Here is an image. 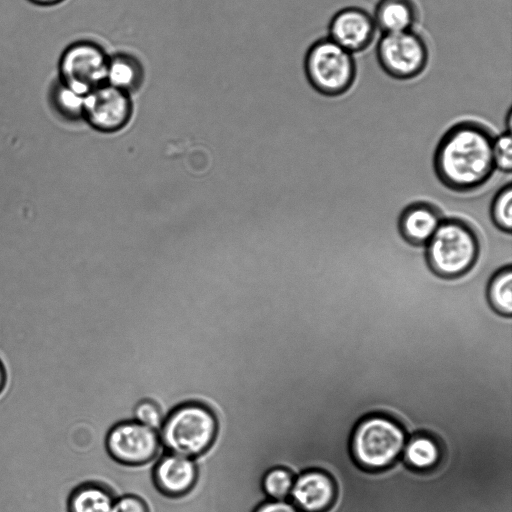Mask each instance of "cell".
Listing matches in <instances>:
<instances>
[{"mask_svg":"<svg viewBox=\"0 0 512 512\" xmlns=\"http://www.w3.org/2000/svg\"><path fill=\"white\" fill-rule=\"evenodd\" d=\"M495 135L475 120H460L449 127L434 153L435 173L447 189L470 193L482 188L495 170Z\"/></svg>","mask_w":512,"mask_h":512,"instance_id":"obj_1","label":"cell"},{"mask_svg":"<svg viewBox=\"0 0 512 512\" xmlns=\"http://www.w3.org/2000/svg\"><path fill=\"white\" fill-rule=\"evenodd\" d=\"M429 270L443 280L469 275L478 264L481 242L474 227L458 217H444L424 246Z\"/></svg>","mask_w":512,"mask_h":512,"instance_id":"obj_2","label":"cell"},{"mask_svg":"<svg viewBox=\"0 0 512 512\" xmlns=\"http://www.w3.org/2000/svg\"><path fill=\"white\" fill-rule=\"evenodd\" d=\"M216 432L215 415L208 407L197 402L176 406L164 418L158 431L164 451L192 459L207 451Z\"/></svg>","mask_w":512,"mask_h":512,"instance_id":"obj_3","label":"cell"},{"mask_svg":"<svg viewBox=\"0 0 512 512\" xmlns=\"http://www.w3.org/2000/svg\"><path fill=\"white\" fill-rule=\"evenodd\" d=\"M408 435L393 418L373 414L362 419L351 436V453L364 469L388 468L402 456Z\"/></svg>","mask_w":512,"mask_h":512,"instance_id":"obj_4","label":"cell"},{"mask_svg":"<svg viewBox=\"0 0 512 512\" xmlns=\"http://www.w3.org/2000/svg\"><path fill=\"white\" fill-rule=\"evenodd\" d=\"M304 71L309 84L317 93L335 98L352 88L357 76V65L352 53L325 37L316 40L308 48Z\"/></svg>","mask_w":512,"mask_h":512,"instance_id":"obj_5","label":"cell"},{"mask_svg":"<svg viewBox=\"0 0 512 512\" xmlns=\"http://www.w3.org/2000/svg\"><path fill=\"white\" fill-rule=\"evenodd\" d=\"M381 69L395 80L407 81L421 75L427 67L429 48L413 29L382 34L376 47Z\"/></svg>","mask_w":512,"mask_h":512,"instance_id":"obj_6","label":"cell"},{"mask_svg":"<svg viewBox=\"0 0 512 512\" xmlns=\"http://www.w3.org/2000/svg\"><path fill=\"white\" fill-rule=\"evenodd\" d=\"M109 56L90 41H78L63 52L59 70L61 83L86 96L105 83Z\"/></svg>","mask_w":512,"mask_h":512,"instance_id":"obj_7","label":"cell"},{"mask_svg":"<svg viewBox=\"0 0 512 512\" xmlns=\"http://www.w3.org/2000/svg\"><path fill=\"white\" fill-rule=\"evenodd\" d=\"M105 446L114 460L126 465L147 463L163 451L158 431L134 420L122 421L111 427Z\"/></svg>","mask_w":512,"mask_h":512,"instance_id":"obj_8","label":"cell"},{"mask_svg":"<svg viewBox=\"0 0 512 512\" xmlns=\"http://www.w3.org/2000/svg\"><path fill=\"white\" fill-rule=\"evenodd\" d=\"M131 114L130 94L106 83L85 96L83 116L99 131L113 132L121 129Z\"/></svg>","mask_w":512,"mask_h":512,"instance_id":"obj_9","label":"cell"},{"mask_svg":"<svg viewBox=\"0 0 512 512\" xmlns=\"http://www.w3.org/2000/svg\"><path fill=\"white\" fill-rule=\"evenodd\" d=\"M376 31L373 16L368 11L358 6H348L332 16L327 37L354 54L371 45Z\"/></svg>","mask_w":512,"mask_h":512,"instance_id":"obj_10","label":"cell"},{"mask_svg":"<svg viewBox=\"0 0 512 512\" xmlns=\"http://www.w3.org/2000/svg\"><path fill=\"white\" fill-rule=\"evenodd\" d=\"M335 497L336 487L331 476L323 471L309 470L295 478L289 500L300 512H326Z\"/></svg>","mask_w":512,"mask_h":512,"instance_id":"obj_11","label":"cell"},{"mask_svg":"<svg viewBox=\"0 0 512 512\" xmlns=\"http://www.w3.org/2000/svg\"><path fill=\"white\" fill-rule=\"evenodd\" d=\"M197 475L194 459L162 451L153 467L156 487L165 495L179 496L188 492Z\"/></svg>","mask_w":512,"mask_h":512,"instance_id":"obj_12","label":"cell"},{"mask_svg":"<svg viewBox=\"0 0 512 512\" xmlns=\"http://www.w3.org/2000/svg\"><path fill=\"white\" fill-rule=\"evenodd\" d=\"M444 218L440 209L428 201H415L399 215L398 231L402 239L414 247H424Z\"/></svg>","mask_w":512,"mask_h":512,"instance_id":"obj_13","label":"cell"},{"mask_svg":"<svg viewBox=\"0 0 512 512\" xmlns=\"http://www.w3.org/2000/svg\"><path fill=\"white\" fill-rule=\"evenodd\" d=\"M382 34L413 29L418 10L413 0H379L372 15Z\"/></svg>","mask_w":512,"mask_h":512,"instance_id":"obj_14","label":"cell"},{"mask_svg":"<svg viewBox=\"0 0 512 512\" xmlns=\"http://www.w3.org/2000/svg\"><path fill=\"white\" fill-rule=\"evenodd\" d=\"M115 497L102 484L81 481L70 491L67 512H113Z\"/></svg>","mask_w":512,"mask_h":512,"instance_id":"obj_15","label":"cell"},{"mask_svg":"<svg viewBox=\"0 0 512 512\" xmlns=\"http://www.w3.org/2000/svg\"><path fill=\"white\" fill-rule=\"evenodd\" d=\"M143 80V66L133 55L121 52L108 58L106 84L130 94L140 88Z\"/></svg>","mask_w":512,"mask_h":512,"instance_id":"obj_16","label":"cell"},{"mask_svg":"<svg viewBox=\"0 0 512 512\" xmlns=\"http://www.w3.org/2000/svg\"><path fill=\"white\" fill-rule=\"evenodd\" d=\"M402 458L416 470L426 471L435 468L441 461L440 443L428 434H415L408 438Z\"/></svg>","mask_w":512,"mask_h":512,"instance_id":"obj_17","label":"cell"},{"mask_svg":"<svg viewBox=\"0 0 512 512\" xmlns=\"http://www.w3.org/2000/svg\"><path fill=\"white\" fill-rule=\"evenodd\" d=\"M486 299L490 307L502 316L512 315V265L496 270L486 285Z\"/></svg>","mask_w":512,"mask_h":512,"instance_id":"obj_18","label":"cell"},{"mask_svg":"<svg viewBox=\"0 0 512 512\" xmlns=\"http://www.w3.org/2000/svg\"><path fill=\"white\" fill-rule=\"evenodd\" d=\"M490 217L497 229L512 234V182L502 186L493 197Z\"/></svg>","mask_w":512,"mask_h":512,"instance_id":"obj_19","label":"cell"},{"mask_svg":"<svg viewBox=\"0 0 512 512\" xmlns=\"http://www.w3.org/2000/svg\"><path fill=\"white\" fill-rule=\"evenodd\" d=\"M295 477L284 467L268 470L262 478V489L271 500H288Z\"/></svg>","mask_w":512,"mask_h":512,"instance_id":"obj_20","label":"cell"},{"mask_svg":"<svg viewBox=\"0 0 512 512\" xmlns=\"http://www.w3.org/2000/svg\"><path fill=\"white\" fill-rule=\"evenodd\" d=\"M53 99L58 110L69 117L83 116L85 96L59 83L53 91Z\"/></svg>","mask_w":512,"mask_h":512,"instance_id":"obj_21","label":"cell"},{"mask_svg":"<svg viewBox=\"0 0 512 512\" xmlns=\"http://www.w3.org/2000/svg\"><path fill=\"white\" fill-rule=\"evenodd\" d=\"M132 420L159 431L163 423V415L158 405L151 400H140L132 409Z\"/></svg>","mask_w":512,"mask_h":512,"instance_id":"obj_22","label":"cell"},{"mask_svg":"<svg viewBox=\"0 0 512 512\" xmlns=\"http://www.w3.org/2000/svg\"><path fill=\"white\" fill-rule=\"evenodd\" d=\"M495 170L510 174L512 172V135L505 132L495 137L493 144Z\"/></svg>","mask_w":512,"mask_h":512,"instance_id":"obj_23","label":"cell"},{"mask_svg":"<svg viewBox=\"0 0 512 512\" xmlns=\"http://www.w3.org/2000/svg\"><path fill=\"white\" fill-rule=\"evenodd\" d=\"M113 512H148V508L140 497L128 494L116 498Z\"/></svg>","mask_w":512,"mask_h":512,"instance_id":"obj_24","label":"cell"},{"mask_svg":"<svg viewBox=\"0 0 512 512\" xmlns=\"http://www.w3.org/2000/svg\"><path fill=\"white\" fill-rule=\"evenodd\" d=\"M254 512H300L296 506L288 500H271L261 503Z\"/></svg>","mask_w":512,"mask_h":512,"instance_id":"obj_25","label":"cell"},{"mask_svg":"<svg viewBox=\"0 0 512 512\" xmlns=\"http://www.w3.org/2000/svg\"><path fill=\"white\" fill-rule=\"evenodd\" d=\"M7 384V371L4 363L0 359V394L3 392Z\"/></svg>","mask_w":512,"mask_h":512,"instance_id":"obj_26","label":"cell"},{"mask_svg":"<svg viewBox=\"0 0 512 512\" xmlns=\"http://www.w3.org/2000/svg\"><path fill=\"white\" fill-rule=\"evenodd\" d=\"M34 4L41 5V6H51L58 4L64 0H29Z\"/></svg>","mask_w":512,"mask_h":512,"instance_id":"obj_27","label":"cell"},{"mask_svg":"<svg viewBox=\"0 0 512 512\" xmlns=\"http://www.w3.org/2000/svg\"><path fill=\"white\" fill-rule=\"evenodd\" d=\"M495 430H511V431H512V428H495V429H491V430H487V431H495ZM487 431H484V432H487ZM481 433H483V432H481ZM478 434H480V433H478ZM475 435H477V434H475ZM472 436H474V435H472ZM469 437H471V436H469ZM466 438H468V437H466ZM463 439H465V438H463ZM460 440H462V439H460ZM457 441H459V440H457ZM453 442H456V441H453ZM450 443H451V442H450ZM447 444H448V443H447ZM445 445H446V444H445ZM445 445H444V446H445Z\"/></svg>","mask_w":512,"mask_h":512,"instance_id":"obj_28","label":"cell"}]
</instances>
